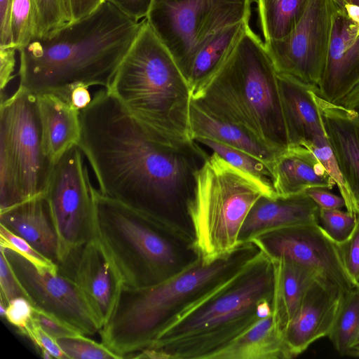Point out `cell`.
<instances>
[{"label":"cell","mask_w":359,"mask_h":359,"mask_svg":"<svg viewBox=\"0 0 359 359\" xmlns=\"http://www.w3.org/2000/svg\"><path fill=\"white\" fill-rule=\"evenodd\" d=\"M195 142L210 148L231 165L252 176L276 194L271 169L265 162L247 152L212 140L201 138Z\"/></svg>","instance_id":"30"},{"label":"cell","mask_w":359,"mask_h":359,"mask_svg":"<svg viewBox=\"0 0 359 359\" xmlns=\"http://www.w3.org/2000/svg\"><path fill=\"white\" fill-rule=\"evenodd\" d=\"M344 10L348 16L355 22L359 24V6L345 4Z\"/></svg>","instance_id":"48"},{"label":"cell","mask_w":359,"mask_h":359,"mask_svg":"<svg viewBox=\"0 0 359 359\" xmlns=\"http://www.w3.org/2000/svg\"><path fill=\"white\" fill-rule=\"evenodd\" d=\"M0 246L17 252L37 268L53 271H58L57 264L41 254L26 240L10 231L1 224H0Z\"/></svg>","instance_id":"34"},{"label":"cell","mask_w":359,"mask_h":359,"mask_svg":"<svg viewBox=\"0 0 359 359\" xmlns=\"http://www.w3.org/2000/svg\"><path fill=\"white\" fill-rule=\"evenodd\" d=\"M144 20L103 1L90 14L34 38L18 49V87L70 102L76 86L109 89Z\"/></svg>","instance_id":"2"},{"label":"cell","mask_w":359,"mask_h":359,"mask_svg":"<svg viewBox=\"0 0 359 359\" xmlns=\"http://www.w3.org/2000/svg\"><path fill=\"white\" fill-rule=\"evenodd\" d=\"M264 195L277 196L217 153L208 155L196 172L188 206L200 258L211 262L236 248L249 210Z\"/></svg>","instance_id":"8"},{"label":"cell","mask_w":359,"mask_h":359,"mask_svg":"<svg viewBox=\"0 0 359 359\" xmlns=\"http://www.w3.org/2000/svg\"><path fill=\"white\" fill-rule=\"evenodd\" d=\"M358 83L359 24L339 8L334 15L329 52L316 91L337 104Z\"/></svg>","instance_id":"17"},{"label":"cell","mask_w":359,"mask_h":359,"mask_svg":"<svg viewBox=\"0 0 359 359\" xmlns=\"http://www.w3.org/2000/svg\"><path fill=\"white\" fill-rule=\"evenodd\" d=\"M32 319L56 340L79 334L70 326L53 315L34 307Z\"/></svg>","instance_id":"40"},{"label":"cell","mask_w":359,"mask_h":359,"mask_svg":"<svg viewBox=\"0 0 359 359\" xmlns=\"http://www.w3.org/2000/svg\"><path fill=\"white\" fill-rule=\"evenodd\" d=\"M339 8L334 0H309L287 36L264 41L277 74L318 86L329 52L334 15Z\"/></svg>","instance_id":"12"},{"label":"cell","mask_w":359,"mask_h":359,"mask_svg":"<svg viewBox=\"0 0 359 359\" xmlns=\"http://www.w3.org/2000/svg\"><path fill=\"white\" fill-rule=\"evenodd\" d=\"M89 88L83 85L75 86L70 93V102L78 110L86 108L91 102Z\"/></svg>","instance_id":"46"},{"label":"cell","mask_w":359,"mask_h":359,"mask_svg":"<svg viewBox=\"0 0 359 359\" xmlns=\"http://www.w3.org/2000/svg\"><path fill=\"white\" fill-rule=\"evenodd\" d=\"M309 0H257L258 22L264 41L287 36L297 25Z\"/></svg>","instance_id":"28"},{"label":"cell","mask_w":359,"mask_h":359,"mask_svg":"<svg viewBox=\"0 0 359 359\" xmlns=\"http://www.w3.org/2000/svg\"><path fill=\"white\" fill-rule=\"evenodd\" d=\"M250 241L271 259H285L314 271L344 294L358 287L346 271L339 245L318 223L272 230Z\"/></svg>","instance_id":"14"},{"label":"cell","mask_w":359,"mask_h":359,"mask_svg":"<svg viewBox=\"0 0 359 359\" xmlns=\"http://www.w3.org/2000/svg\"><path fill=\"white\" fill-rule=\"evenodd\" d=\"M324 187H313L304 193L309 196L320 209H341L345 207V201L341 196Z\"/></svg>","instance_id":"43"},{"label":"cell","mask_w":359,"mask_h":359,"mask_svg":"<svg viewBox=\"0 0 359 359\" xmlns=\"http://www.w3.org/2000/svg\"><path fill=\"white\" fill-rule=\"evenodd\" d=\"M328 337L342 355H348L351 350L359 343V287L344 294Z\"/></svg>","instance_id":"29"},{"label":"cell","mask_w":359,"mask_h":359,"mask_svg":"<svg viewBox=\"0 0 359 359\" xmlns=\"http://www.w3.org/2000/svg\"><path fill=\"white\" fill-rule=\"evenodd\" d=\"M259 251L252 241L242 243L211 262L199 258L160 283L140 288L122 286L110 319L99 332L102 342L121 358H133L149 348L188 308L236 275Z\"/></svg>","instance_id":"4"},{"label":"cell","mask_w":359,"mask_h":359,"mask_svg":"<svg viewBox=\"0 0 359 359\" xmlns=\"http://www.w3.org/2000/svg\"><path fill=\"white\" fill-rule=\"evenodd\" d=\"M320 208L306 194L287 197H259L249 210L241 226L239 243L270 231L284 227L319 224Z\"/></svg>","instance_id":"19"},{"label":"cell","mask_w":359,"mask_h":359,"mask_svg":"<svg viewBox=\"0 0 359 359\" xmlns=\"http://www.w3.org/2000/svg\"><path fill=\"white\" fill-rule=\"evenodd\" d=\"M277 74L289 146L302 145L326 137L313 95L316 86Z\"/></svg>","instance_id":"20"},{"label":"cell","mask_w":359,"mask_h":359,"mask_svg":"<svg viewBox=\"0 0 359 359\" xmlns=\"http://www.w3.org/2000/svg\"><path fill=\"white\" fill-rule=\"evenodd\" d=\"M79 144L55 162L45 194L58 240V264L93 234L95 187Z\"/></svg>","instance_id":"11"},{"label":"cell","mask_w":359,"mask_h":359,"mask_svg":"<svg viewBox=\"0 0 359 359\" xmlns=\"http://www.w3.org/2000/svg\"><path fill=\"white\" fill-rule=\"evenodd\" d=\"M107 90L163 143L183 148L196 142L189 123L191 88L146 19Z\"/></svg>","instance_id":"6"},{"label":"cell","mask_w":359,"mask_h":359,"mask_svg":"<svg viewBox=\"0 0 359 359\" xmlns=\"http://www.w3.org/2000/svg\"><path fill=\"white\" fill-rule=\"evenodd\" d=\"M0 287L1 302L6 305L16 297H23L28 299L1 248H0Z\"/></svg>","instance_id":"37"},{"label":"cell","mask_w":359,"mask_h":359,"mask_svg":"<svg viewBox=\"0 0 359 359\" xmlns=\"http://www.w3.org/2000/svg\"><path fill=\"white\" fill-rule=\"evenodd\" d=\"M13 0H0V48L13 47L11 21Z\"/></svg>","instance_id":"45"},{"label":"cell","mask_w":359,"mask_h":359,"mask_svg":"<svg viewBox=\"0 0 359 359\" xmlns=\"http://www.w3.org/2000/svg\"><path fill=\"white\" fill-rule=\"evenodd\" d=\"M58 271L79 286L102 327L114 311L123 285L98 241L93 237L73 250L58 264Z\"/></svg>","instance_id":"15"},{"label":"cell","mask_w":359,"mask_h":359,"mask_svg":"<svg viewBox=\"0 0 359 359\" xmlns=\"http://www.w3.org/2000/svg\"><path fill=\"white\" fill-rule=\"evenodd\" d=\"M36 96L44 145L56 162L65 151L79 143L80 111L59 95L46 93Z\"/></svg>","instance_id":"23"},{"label":"cell","mask_w":359,"mask_h":359,"mask_svg":"<svg viewBox=\"0 0 359 359\" xmlns=\"http://www.w3.org/2000/svg\"><path fill=\"white\" fill-rule=\"evenodd\" d=\"M189 123L194 141L209 139L240 149L265 162L271 169L275 158L281 151L271 149L246 130L211 114L192 100Z\"/></svg>","instance_id":"24"},{"label":"cell","mask_w":359,"mask_h":359,"mask_svg":"<svg viewBox=\"0 0 359 359\" xmlns=\"http://www.w3.org/2000/svg\"><path fill=\"white\" fill-rule=\"evenodd\" d=\"M55 163L44 145L37 96L18 87L1 101L0 211L44 196Z\"/></svg>","instance_id":"9"},{"label":"cell","mask_w":359,"mask_h":359,"mask_svg":"<svg viewBox=\"0 0 359 359\" xmlns=\"http://www.w3.org/2000/svg\"><path fill=\"white\" fill-rule=\"evenodd\" d=\"M39 16V34L43 36L69 23L62 0H34Z\"/></svg>","instance_id":"35"},{"label":"cell","mask_w":359,"mask_h":359,"mask_svg":"<svg viewBox=\"0 0 359 359\" xmlns=\"http://www.w3.org/2000/svg\"><path fill=\"white\" fill-rule=\"evenodd\" d=\"M359 113V111H358Z\"/></svg>","instance_id":"52"},{"label":"cell","mask_w":359,"mask_h":359,"mask_svg":"<svg viewBox=\"0 0 359 359\" xmlns=\"http://www.w3.org/2000/svg\"><path fill=\"white\" fill-rule=\"evenodd\" d=\"M153 0H104L116 7L127 16L138 21L144 20Z\"/></svg>","instance_id":"42"},{"label":"cell","mask_w":359,"mask_h":359,"mask_svg":"<svg viewBox=\"0 0 359 359\" xmlns=\"http://www.w3.org/2000/svg\"><path fill=\"white\" fill-rule=\"evenodd\" d=\"M0 224L58 264V240L45 195L0 211Z\"/></svg>","instance_id":"22"},{"label":"cell","mask_w":359,"mask_h":359,"mask_svg":"<svg viewBox=\"0 0 359 359\" xmlns=\"http://www.w3.org/2000/svg\"><path fill=\"white\" fill-rule=\"evenodd\" d=\"M337 104L359 111V83Z\"/></svg>","instance_id":"47"},{"label":"cell","mask_w":359,"mask_h":359,"mask_svg":"<svg viewBox=\"0 0 359 359\" xmlns=\"http://www.w3.org/2000/svg\"><path fill=\"white\" fill-rule=\"evenodd\" d=\"M344 294L336 285L322 277L311 283L283 331L290 358L302 353L316 340L328 337Z\"/></svg>","instance_id":"16"},{"label":"cell","mask_w":359,"mask_h":359,"mask_svg":"<svg viewBox=\"0 0 359 359\" xmlns=\"http://www.w3.org/2000/svg\"><path fill=\"white\" fill-rule=\"evenodd\" d=\"M67 359H121L102 342L78 334L57 339Z\"/></svg>","instance_id":"32"},{"label":"cell","mask_w":359,"mask_h":359,"mask_svg":"<svg viewBox=\"0 0 359 359\" xmlns=\"http://www.w3.org/2000/svg\"><path fill=\"white\" fill-rule=\"evenodd\" d=\"M254 0H153L146 21L188 79L197 53L220 31L250 21Z\"/></svg>","instance_id":"10"},{"label":"cell","mask_w":359,"mask_h":359,"mask_svg":"<svg viewBox=\"0 0 359 359\" xmlns=\"http://www.w3.org/2000/svg\"><path fill=\"white\" fill-rule=\"evenodd\" d=\"M33 312L34 306L29 300L20 297L8 303L5 318L20 332L29 325L32 319Z\"/></svg>","instance_id":"39"},{"label":"cell","mask_w":359,"mask_h":359,"mask_svg":"<svg viewBox=\"0 0 359 359\" xmlns=\"http://www.w3.org/2000/svg\"><path fill=\"white\" fill-rule=\"evenodd\" d=\"M11 31L17 50L39 36V21L34 0H13Z\"/></svg>","instance_id":"31"},{"label":"cell","mask_w":359,"mask_h":359,"mask_svg":"<svg viewBox=\"0 0 359 359\" xmlns=\"http://www.w3.org/2000/svg\"><path fill=\"white\" fill-rule=\"evenodd\" d=\"M18 332L27 337L39 348L43 358L67 359L57 340L46 333L33 319L24 330Z\"/></svg>","instance_id":"36"},{"label":"cell","mask_w":359,"mask_h":359,"mask_svg":"<svg viewBox=\"0 0 359 359\" xmlns=\"http://www.w3.org/2000/svg\"><path fill=\"white\" fill-rule=\"evenodd\" d=\"M274 270L262 251L184 311L137 358L212 359L273 312Z\"/></svg>","instance_id":"3"},{"label":"cell","mask_w":359,"mask_h":359,"mask_svg":"<svg viewBox=\"0 0 359 359\" xmlns=\"http://www.w3.org/2000/svg\"><path fill=\"white\" fill-rule=\"evenodd\" d=\"M344 4H355L357 6H359V0H344Z\"/></svg>","instance_id":"50"},{"label":"cell","mask_w":359,"mask_h":359,"mask_svg":"<svg viewBox=\"0 0 359 359\" xmlns=\"http://www.w3.org/2000/svg\"><path fill=\"white\" fill-rule=\"evenodd\" d=\"M93 201V237L123 287L160 283L200 258L194 241L95 188Z\"/></svg>","instance_id":"7"},{"label":"cell","mask_w":359,"mask_h":359,"mask_svg":"<svg viewBox=\"0 0 359 359\" xmlns=\"http://www.w3.org/2000/svg\"><path fill=\"white\" fill-rule=\"evenodd\" d=\"M191 100L273 150L289 146L278 74L264 42L250 26L224 64L192 93Z\"/></svg>","instance_id":"5"},{"label":"cell","mask_w":359,"mask_h":359,"mask_svg":"<svg viewBox=\"0 0 359 359\" xmlns=\"http://www.w3.org/2000/svg\"><path fill=\"white\" fill-rule=\"evenodd\" d=\"M348 355L359 357V343L351 350Z\"/></svg>","instance_id":"49"},{"label":"cell","mask_w":359,"mask_h":359,"mask_svg":"<svg viewBox=\"0 0 359 359\" xmlns=\"http://www.w3.org/2000/svg\"><path fill=\"white\" fill-rule=\"evenodd\" d=\"M33 306L86 336L102 326L79 286L59 271L39 269L17 252L0 246Z\"/></svg>","instance_id":"13"},{"label":"cell","mask_w":359,"mask_h":359,"mask_svg":"<svg viewBox=\"0 0 359 359\" xmlns=\"http://www.w3.org/2000/svg\"><path fill=\"white\" fill-rule=\"evenodd\" d=\"M79 146L104 195L194 240L188 206L198 160L208 155L196 142L177 148L154 137L107 89L80 111Z\"/></svg>","instance_id":"1"},{"label":"cell","mask_w":359,"mask_h":359,"mask_svg":"<svg viewBox=\"0 0 359 359\" xmlns=\"http://www.w3.org/2000/svg\"><path fill=\"white\" fill-rule=\"evenodd\" d=\"M15 47L0 48V88L1 101L8 96L6 95V89L13 79V72L15 66Z\"/></svg>","instance_id":"41"},{"label":"cell","mask_w":359,"mask_h":359,"mask_svg":"<svg viewBox=\"0 0 359 359\" xmlns=\"http://www.w3.org/2000/svg\"><path fill=\"white\" fill-rule=\"evenodd\" d=\"M290 358L273 312L216 353L212 359Z\"/></svg>","instance_id":"25"},{"label":"cell","mask_w":359,"mask_h":359,"mask_svg":"<svg viewBox=\"0 0 359 359\" xmlns=\"http://www.w3.org/2000/svg\"><path fill=\"white\" fill-rule=\"evenodd\" d=\"M358 215L341 209H320L319 224L324 231L337 243L346 241L352 234L357 223Z\"/></svg>","instance_id":"33"},{"label":"cell","mask_w":359,"mask_h":359,"mask_svg":"<svg viewBox=\"0 0 359 359\" xmlns=\"http://www.w3.org/2000/svg\"><path fill=\"white\" fill-rule=\"evenodd\" d=\"M316 88L314 98L350 196L346 210L359 216V113L324 100Z\"/></svg>","instance_id":"18"},{"label":"cell","mask_w":359,"mask_h":359,"mask_svg":"<svg viewBox=\"0 0 359 359\" xmlns=\"http://www.w3.org/2000/svg\"><path fill=\"white\" fill-rule=\"evenodd\" d=\"M69 22L79 20L97 9L104 0H62Z\"/></svg>","instance_id":"44"},{"label":"cell","mask_w":359,"mask_h":359,"mask_svg":"<svg viewBox=\"0 0 359 359\" xmlns=\"http://www.w3.org/2000/svg\"><path fill=\"white\" fill-rule=\"evenodd\" d=\"M249 26V21H243L227 27L199 50L187 79L192 93L224 64Z\"/></svg>","instance_id":"27"},{"label":"cell","mask_w":359,"mask_h":359,"mask_svg":"<svg viewBox=\"0 0 359 359\" xmlns=\"http://www.w3.org/2000/svg\"><path fill=\"white\" fill-rule=\"evenodd\" d=\"M271 171L278 196L303 194L313 187L332 189L335 182L321 162L302 145L289 146L275 158Z\"/></svg>","instance_id":"21"},{"label":"cell","mask_w":359,"mask_h":359,"mask_svg":"<svg viewBox=\"0 0 359 359\" xmlns=\"http://www.w3.org/2000/svg\"><path fill=\"white\" fill-rule=\"evenodd\" d=\"M337 4L341 8H344V0H334Z\"/></svg>","instance_id":"51"},{"label":"cell","mask_w":359,"mask_h":359,"mask_svg":"<svg viewBox=\"0 0 359 359\" xmlns=\"http://www.w3.org/2000/svg\"><path fill=\"white\" fill-rule=\"evenodd\" d=\"M271 260L274 270L273 315L283 332L306 290L320 276L310 269L285 259Z\"/></svg>","instance_id":"26"},{"label":"cell","mask_w":359,"mask_h":359,"mask_svg":"<svg viewBox=\"0 0 359 359\" xmlns=\"http://www.w3.org/2000/svg\"><path fill=\"white\" fill-rule=\"evenodd\" d=\"M339 245L346 271L354 283L359 287V216L352 234Z\"/></svg>","instance_id":"38"}]
</instances>
